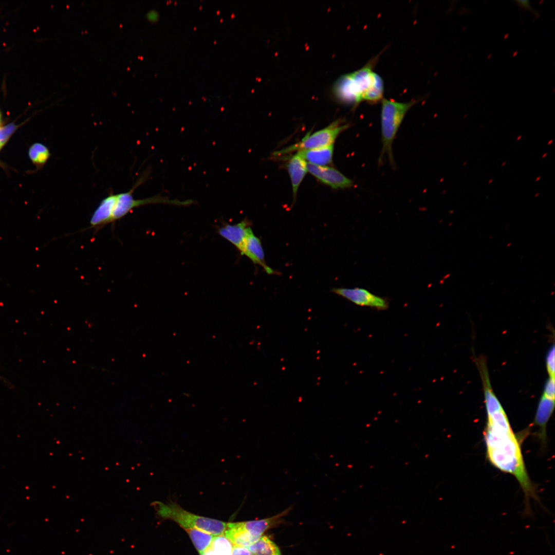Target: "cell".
Masks as SVG:
<instances>
[{"mask_svg": "<svg viewBox=\"0 0 555 555\" xmlns=\"http://www.w3.org/2000/svg\"><path fill=\"white\" fill-rule=\"evenodd\" d=\"M475 363L482 380L487 413L484 432L487 457L494 467L516 478L525 496L523 514L531 516L530 500L540 502L525 466L518 436L492 389L486 360L480 358Z\"/></svg>", "mask_w": 555, "mask_h": 555, "instance_id": "obj_1", "label": "cell"}, {"mask_svg": "<svg viewBox=\"0 0 555 555\" xmlns=\"http://www.w3.org/2000/svg\"><path fill=\"white\" fill-rule=\"evenodd\" d=\"M378 57L361 68L340 77L331 88L332 94L340 103L356 108L362 102L377 103L383 98L384 83L374 70Z\"/></svg>", "mask_w": 555, "mask_h": 555, "instance_id": "obj_2", "label": "cell"}, {"mask_svg": "<svg viewBox=\"0 0 555 555\" xmlns=\"http://www.w3.org/2000/svg\"><path fill=\"white\" fill-rule=\"evenodd\" d=\"M419 100L406 102L383 98L381 102L380 115L382 147L379 161L382 162L386 155L391 165H394L392 144L399 127L409 109Z\"/></svg>", "mask_w": 555, "mask_h": 555, "instance_id": "obj_3", "label": "cell"}, {"mask_svg": "<svg viewBox=\"0 0 555 555\" xmlns=\"http://www.w3.org/2000/svg\"><path fill=\"white\" fill-rule=\"evenodd\" d=\"M152 505L159 517L171 520L184 529L195 528L213 535H219L223 534L227 528V524L224 522L195 515L172 501L166 503L155 502Z\"/></svg>", "mask_w": 555, "mask_h": 555, "instance_id": "obj_4", "label": "cell"}, {"mask_svg": "<svg viewBox=\"0 0 555 555\" xmlns=\"http://www.w3.org/2000/svg\"><path fill=\"white\" fill-rule=\"evenodd\" d=\"M145 176H141L136 184L128 191L114 194L110 193L111 200V223L119 220L126 215L135 208L150 204H169L176 206H187L194 203L192 199L181 201L177 199H171L160 194L144 199H136L133 196L134 190L145 180Z\"/></svg>", "mask_w": 555, "mask_h": 555, "instance_id": "obj_5", "label": "cell"}, {"mask_svg": "<svg viewBox=\"0 0 555 555\" xmlns=\"http://www.w3.org/2000/svg\"><path fill=\"white\" fill-rule=\"evenodd\" d=\"M342 119H337L327 126L310 134L308 133L300 141L274 153L279 156L302 150L325 147L333 145L338 136L347 129L349 123L343 124Z\"/></svg>", "mask_w": 555, "mask_h": 555, "instance_id": "obj_6", "label": "cell"}, {"mask_svg": "<svg viewBox=\"0 0 555 555\" xmlns=\"http://www.w3.org/2000/svg\"><path fill=\"white\" fill-rule=\"evenodd\" d=\"M554 377H549L539 401L533 424L538 428V436L543 444L546 442L547 424L554 409Z\"/></svg>", "mask_w": 555, "mask_h": 555, "instance_id": "obj_7", "label": "cell"}, {"mask_svg": "<svg viewBox=\"0 0 555 555\" xmlns=\"http://www.w3.org/2000/svg\"><path fill=\"white\" fill-rule=\"evenodd\" d=\"M331 291L357 305L370 307L378 310H385L388 307L387 300L364 288H336Z\"/></svg>", "mask_w": 555, "mask_h": 555, "instance_id": "obj_8", "label": "cell"}, {"mask_svg": "<svg viewBox=\"0 0 555 555\" xmlns=\"http://www.w3.org/2000/svg\"><path fill=\"white\" fill-rule=\"evenodd\" d=\"M306 166L310 174L334 189L349 188L354 185L352 180L334 168L316 165L307 162Z\"/></svg>", "mask_w": 555, "mask_h": 555, "instance_id": "obj_9", "label": "cell"}, {"mask_svg": "<svg viewBox=\"0 0 555 555\" xmlns=\"http://www.w3.org/2000/svg\"><path fill=\"white\" fill-rule=\"evenodd\" d=\"M253 263L260 265L269 274H275V270L268 266L265 260V254L260 239L251 230L245 239L239 250Z\"/></svg>", "mask_w": 555, "mask_h": 555, "instance_id": "obj_10", "label": "cell"}, {"mask_svg": "<svg viewBox=\"0 0 555 555\" xmlns=\"http://www.w3.org/2000/svg\"><path fill=\"white\" fill-rule=\"evenodd\" d=\"M251 230V221L245 218L236 224H225L218 229V233L239 251Z\"/></svg>", "mask_w": 555, "mask_h": 555, "instance_id": "obj_11", "label": "cell"}, {"mask_svg": "<svg viewBox=\"0 0 555 555\" xmlns=\"http://www.w3.org/2000/svg\"><path fill=\"white\" fill-rule=\"evenodd\" d=\"M307 163L319 166H327L331 163L334 155V144L310 150L297 152Z\"/></svg>", "mask_w": 555, "mask_h": 555, "instance_id": "obj_12", "label": "cell"}, {"mask_svg": "<svg viewBox=\"0 0 555 555\" xmlns=\"http://www.w3.org/2000/svg\"><path fill=\"white\" fill-rule=\"evenodd\" d=\"M286 166L290 178L293 199H295L299 187L308 172L306 162L295 154L290 158Z\"/></svg>", "mask_w": 555, "mask_h": 555, "instance_id": "obj_13", "label": "cell"}, {"mask_svg": "<svg viewBox=\"0 0 555 555\" xmlns=\"http://www.w3.org/2000/svg\"><path fill=\"white\" fill-rule=\"evenodd\" d=\"M223 534L233 546L244 547H248L259 539L246 531L243 527L241 522L227 524V528Z\"/></svg>", "mask_w": 555, "mask_h": 555, "instance_id": "obj_14", "label": "cell"}, {"mask_svg": "<svg viewBox=\"0 0 555 555\" xmlns=\"http://www.w3.org/2000/svg\"><path fill=\"white\" fill-rule=\"evenodd\" d=\"M290 508L271 517L260 520L241 522L243 527L253 535L260 538L262 534L279 522L281 517L288 513Z\"/></svg>", "mask_w": 555, "mask_h": 555, "instance_id": "obj_15", "label": "cell"}, {"mask_svg": "<svg viewBox=\"0 0 555 555\" xmlns=\"http://www.w3.org/2000/svg\"><path fill=\"white\" fill-rule=\"evenodd\" d=\"M248 548L252 555H282L276 545L266 536H261Z\"/></svg>", "mask_w": 555, "mask_h": 555, "instance_id": "obj_16", "label": "cell"}, {"mask_svg": "<svg viewBox=\"0 0 555 555\" xmlns=\"http://www.w3.org/2000/svg\"><path fill=\"white\" fill-rule=\"evenodd\" d=\"M185 530L200 554L211 546L213 535L195 528L186 529Z\"/></svg>", "mask_w": 555, "mask_h": 555, "instance_id": "obj_17", "label": "cell"}, {"mask_svg": "<svg viewBox=\"0 0 555 555\" xmlns=\"http://www.w3.org/2000/svg\"><path fill=\"white\" fill-rule=\"evenodd\" d=\"M29 157L32 163L41 168L47 162L50 156L49 149L41 143L33 144L28 151Z\"/></svg>", "mask_w": 555, "mask_h": 555, "instance_id": "obj_18", "label": "cell"}, {"mask_svg": "<svg viewBox=\"0 0 555 555\" xmlns=\"http://www.w3.org/2000/svg\"><path fill=\"white\" fill-rule=\"evenodd\" d=\"M210 546L217 555H231L233 547L231 541L224 534L214 536Z\"/></svg>", "mask_w": 555, "mask_h": 555, "instance_id": "obj_19", "label": "cell"}, {"mask_svg": "<svg viewBox=\"0 0 555 555\" xmlns=\"http://www.w3.org/2000/svg\"><path fill=\"white\" fill-rule=\"evenodd\" d=\"M17 128L18 126L12 123L4 126H0V144L3 146L7 142Z\"/></svg>", "mask_w": 555, "mask_h": 555, "instance_id": "obj_20", "label": "cell"}, {"mask_svg": "<svg viewBox=\"0 0 555 555\" xmlns=\"http://www.w3.org/2000/svg\"><path fill=\"white\" fill-rule=\"evenodd\" d=\"M546 366L548 376L554 377V345L549 349L546 359Z\"/></svg>", "mask_w": 555, "mask_h": 555, "instance_id": "obj_21", "label": "cell"}, {"mask_svg": "<svg viewBox=\"0 0 555 555\" xmlns=\"http://www.w3.org/2000/svg\"><path fill=\"white\" fill-rule=\"evenodd\" d=\"M231 555H252L246 547L234 546Z\"/></svg>", "mask_w": 555, "mask_h": 555, "instance_id": "obj_22", "label": "cell"}, {"mask_svg": "<svg viewBox=\"0 0 555 555\" xmlns=\"http://www.w3.org/2000/svg\"><path fill=\"white\" fill-rule=\"evenodd\" d=\"M200 555H217L211 546L206 549Z\"/></svg>", "mask_w": 555, "mask_h": 555, "instance_id": "obj_23", "label": "cell"}, {"mask_svg": "<svg viewBox=\"0 0 555 555\" xmlns=\"http://www.w3.org/2000/svg\"><path fill=\"white\" fill-rule=\"evenodd\" d=\"M3 147V146L0 144V151L1 150V149H2Z\"/></svg>", "mask_w": 555, "mask_h": 555, "instance_id": "obj_24", "label": "cell"}, {"mask_svg": "<svg viewBox=\"0 0 555 555\" xmlns=\"http://www.w3.org/2000/svg\"><path fill=\"white\" fill-rule=\"evenodd\" d=\"M1 113H0V123H1Z\"/></svg>", "mask_w": 555, "mask_h": 555, "instance_id": "obj_25", "label": "cell"}, {"mask_svg": "<svg viewBox=\"0 0 555 555\" xmlns=\"http://www.w3.org/2000/svg\"><path fill=\"white\" fill-rule=\"evenodd\" d=\"M0 379H1V376H0Z\"/></svg>", "mask_w": 555, "mask_h": 555, "instance_id": "obj_26", "label": "cell"}]
</instances>
